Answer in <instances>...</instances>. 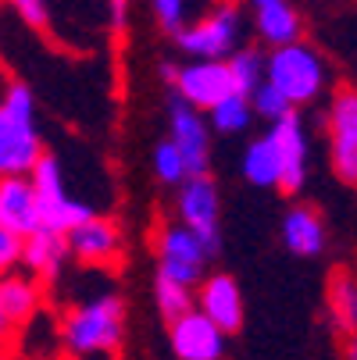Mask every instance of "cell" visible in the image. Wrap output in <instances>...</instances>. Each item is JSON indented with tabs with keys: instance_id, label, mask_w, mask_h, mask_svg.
Returning a JSON list of instances; mask_svg holds the SVG:
<instances>
[{
	"instance_id": "6da1fadb",
	"label": "cell",
	"mask_w": 357,
	"mask_h": 360,
	"mask_svg": "<svg viewBox=\"0 0 357 360\" xmlns=\"http://www.w3.org/2000/svg\"><path fill=\"white\" fill-rule=\"evenodd\" d=\"M43 161V146L36 132L32 89L25 82H8L0 100V172L4 179H29Z\"/></svg>"
},
{
	"instance_id": "7a4b0ae2",
	"label": "cell",
	"mask_w": 357,
	"mask_h": 360,
	"mask_svg": "<svg viewBox=\"0 0 357 360\" xmlns=\"http://www.w3.org/2000/svg\"><path fill=\"white\" fill-rule=\"evenodd\" d=\"M125 328V303L118 296H96L65 318V346L75 356H93V353H111L122 342Z\"/></svg>"
},
{
	"instance_id": "3957f363",
	"label": "cell",
	"mask_w": 357,
	"mask_h": 360,
	"mask_svg": "<svg viewBox=\"0 0 357 360\" xmlns=\"http://www.w3.org/2000/svg\"><path fill=\"white\" fill-rule=\"evenodd\" d=\"M32 182V193H36V203H39V221L46 232H58V236H72L79 225H86L93 214V207H86L82 200H72L65 193V182H61V165L54 153H43V161L36 165V172L29 175Z\"/></svg>"
},
{
	"instance_id": "277c9868",
	"label": "cell",
	"mask_w": 357,
	"mask_h": 360,
	"mask_svg": "<svg viewBox=\"0 0 357 360\" xmlns=\"http://www.w3.org/2000/svg\"><path fill=\"white\" fill-rule=\"evenodd\" d=\"M268 82L289 100V104H308V100H315L322 93V82H325L322 58L303 43L279 46L268 58Z\"/></svg>"
},
{
	"instance_id": "5b68a950",
	"label": "cell",
	"mask_w": 357,
	"mask_h": 360,
	"mask_svg": "<svg viewBox=\"0 0 357 360\" xmlns=\"http://www.w3.org/2000/svg\"><path fill=\"white\" fill-rule=\"evenodd\" d=\"M179 218L182 225L203 243L211 257L222 250V229H218V186L211 175L189 179L179 193Z\"/></svg>"
},
{
	"instance_id": "8992f818",
	"label": "cell",
	"mask_w": 357,
	"mask_h": 360,
	"mask_svg": "<svg viewBox=\"0 0 357 360\" xmlns=\"http://www.w3.org/2000/svg\"><path fill=\"white\" fill-rule=\"evenodd\" d=\"M236 36H239V8L225 4L215 15H208L203 22L182 29L175 39L186 54H193L196 61H222L236 54Z\"/></svg>"
},
{
	"instance_id": "52a82bcc",
	"label": "cell",
	"mask_w": 357,
	"mask_h": 360,
	"mask_svg": "<svg viewBox=\"0 0 357 360\" xmlns=\"http://www.w3.org/2000/svg\"><path fill=\"white\" fill-rule=\"evenodd\" d=\"M208 261H211V253L203 250V243L186 225H172V229L161 232V239H158V275L193 289L200 282Z\"/></svg>"
},
{
	"instance_id": "ba28073f",
	"label": "cell",
	"mask_w": 357,
	"mask_h": 360,
	"mask_svg": "<svg viewBox=\"0 0 357 360\" xmlns=\"http://www.w3.org/2000/svg\"><path fill=\"white\" fill-rule=\"evenodd\" d=\"M332 168L346 186H357V89H339L329 111Z\"/></svg>"
},
{
	"instance_id": "9c48e42d",
	"label": "cell",
	"mask_w": 357,
	"mask_h": 360,
	"mask_svg": "<svg viewBox=\"0 0 357 360\" xmlns=\"http://www.w3.org/2000/svg\"><path fill=\"white\" fill-rule=\"evenodd\" d=\"M175 93L193 104L196 111H215L229 93H236L232 86V75H229V61H196V65H186L179 72V82H175Z\"/></svg>"
},
{
	"instance_id": "30bf717a",
	"label": "cell",
	"mask_w": 357,
	"mask_h": 360,
	"mask_svg": "<svg viewBox=\"0 0 357 360\" xmlns=\"http://www.w3.org/2000/svg\"><path fill=\"white\" fill-rule=\"evenodd\" d=\"M168 118H172V143L182 150L189 165V179L208 175V125H203L200 111L175 93L168 100Z\"/></svg>"
},
{
	"instance_id": "8fae6325",
	"label": "cell",
	"mask_w": 357,
	"mask_h": 360,
	"mask_svg": "<svg viewBox=\"0 0 357 360\" xmlns=\"http://www.w3.org/2000/svg\"><path fill=\"white\" fill-rule=\"evenodd\" d=\"M222 342L225 332L203 311H193L172 325V349L179 360H222Z\"/></svg>"
},
{
	"instance_id": "7c38bea8",
	"label": "cell",
	"mask_w": 357,
	"mask_h": 360,
	"mask_svg": "<svg viewBox=\"0 0 357 360\" xmlns=\"http://www.w3.org/2000/svg\"><path fill=\"white\" fill-rule=\"evenodd\" d=\"M268 139L279 150V165H282V182L279 189L296 193L303 186V175H308V139H303V125L296 115L282 118L279 125H272Z\"/></svg>"
},
{
	"instance_id": "4fadbf2b",
	"label": "cell",
	"mask_w": 357,
	"mask_h": 360,
	"mask_svg": "<svg viewBox=\"0 0 357 360\" xmlns=\"http://www.w3.org/2000/svg\"><path fill=\"white\" fill-rule=\"evenodd\" d=\"M0 229L18 232L22 239H29L32 232L43 229L39 203H36L29 179H4L0 182Z\"/></svg>"
},
{
	"instance_id": "5bb4252c",
	"label": "cell",
	"mask_w": 357,
	"mask_h": 360,
	"mask_svg": "<svg viewBox=\"0 0 357 360\" xmlns=\"http://www.w3.org/2000/svg\"><path fill=\"white\" fill-rule=\"evenodd\" d=\"M200 311L208 314L222 332H236L243 325V296L229 275H211L200 285Z\"/></svg>"
},
{
	"instance_id": "9a60e30c",
	"label": "cell",
	"mask_w": 357,
	"mask_h": 360,
	"mask_svg": "<svg viewBox=\"0 0 357 360\" xmlns=\"http://www.w3.org/2000/svg\"><path fill=\"white\" fill-rule=\"evenodd\" d=\"M68 253H72L68 236H58V232L39 229V232H32V236L25 239V257H22V264H25L36 278L54 282V278L61 275V264H65Z\"/></svg>"
},
{
	"instance_id": "2e32d148",
	"label": "cell",
	"mask_w": 357,
	"mask_h": 360,
	"mask_svg": "<svg viewBox=\"0 0 357 360\" xmlns=\"http://www.w3.org/2000/svg\"><path fill=\"white\" fill-rule=\"evenodd\" d=\"M72 253L79 261H89V264H100V261H111L118 253V229L115 221H104V218H89L86 225H79L72 236Z\"/></svg>"
},
{
	"instance_id": "e0dca14e",
	"label": "cell",
	"mask_w": 357,
	"mask_h": 360,
	"mask_svg": "<svg viewBox=\"0 0 357 360\" xmlns=\"http://www.w3.org/2000/svg\"><path fill=\"white\" fill-rule=\"evenodd\" d=\"M39 303V289L32 278H22V275H8L0 282V318H4V328H18L32 318Z\"/></svg>"
},
{
	"instance_id": "ac0fdd59",
	"label": "cell",
	"mask_w": 357,
	"mask_h": 360,
	"mask_svg": "<svg viewBox=\"0 0 357 360\" xmlns=\"http://www.w3.org/2000/svg\"><path fill=\"white\" fill-rule=\"evenodd\" d=\"M282 239H286V246H289L293 253L315 257V253H322V246H325V225H322V218H318L315 211L296 207V211H289L286 221H282Z\"/></svg>"
},
{
	"instance_id": "d6986e66",
	"label": "cell",
	"mask_w": 357,
	"mask_h": 360,
	"mask_svg": "<svg viewBox=\"0 0 357 360\" xmlns=\"http://www.w3.org/2000/svg\"><path fill=\"white\" fill-rule=\"evenodd\" d=\"M243 175L253 186H279L282 182V165H279V150L275 143L265 139H253L246 146V158H243Z\"/></svg>"
},
{
	"instance_id": "ffe728a7",
	"label": "cell",
	"mask_w": 357,
	"mask_h": 360,
	"mask_svg": "<svg viewBox=\"0 0 357 360\" xmlns=\"http://www.w3.org/2000/svg\"><path fill=\"white\" fill-rule=\"evenodd\" d=\"M258 32H261V39L275 43V50L279 46H293L296 36H300V15L289 4L265 8V11H258Z\"/></svg>"
},
{
	"instance_id": "44dd1931",
	"label": "cell",
	"mask_w": 357,
	"mask_h": 360,
	"mask_svg": "<svg viewBox=\"0 0 357 360\" xmlns=\"http://www.w3.org/2000/svg\"><path fill=\"white\" fill-rule=\"evenodd\" d=\"M229 75H232L236 93L253 96V93L268 82V61H265L253 46H250V50H236V54L229 58Z\"/></svg>"
},
{
	"instance_id": "7402d4cb",
	"label": "cell",
	"mask_w": 357,
	"mask_h": 360,
	"mask_svg": "<svg viewBox=\"0 0 357 360\" xmlns=\"http://www.w3.org/2000/svg\"><path fill=\"white\" fill-rule=\"evenodd\" d=\"M329 311L343 332L357 335V282L346 271H336L329 282Z\"/></svg>"
},
{
	"instance_id": "603a6c76",
	"label": "cell",
	"mask_w": 357,
	"mask_h": 360,
	"mask_svg": "<svg viewBox=\"0 0 357 360\" xmlns=\"http://www.w3.org/2000/svg\"><path fill=\"white\" fill-rule=\"evenodd\" d=\"M154 292H158V311H161V318H165L168 325H175V321H182L186 314H193V289H189V285L158 275Z\"/></svg>"
},
{
	"instance_id": "cb8c5ba5",
	"label": "cell",
	"mask_w": 357,
	"mask_h": 360,
	"mask_svg": "<svg viewBox=\"0 0 357 360\" xmlns=\"http://www.w3.org/2000/svg\"><path fill=\"white\" fill-rule=\"evenodd\" d=\"M250 111H253V100H250V96H243V93H229L222 104L211 111V125H215L218 132H239V129H246Z\"/></svg>"
},
{
	"instance_id": "d4e9b609",
	"label": "cell",
	"mask_w": 357,
	"mask_h": 360,
	"mask_svg": "<svg viewBox=\"0 0 357 360\" xmlns=\"http://www.w3.org/2000/svg\"><path fill=\"white\" fill-rule=\"evenodd\" d=\"M154 172H158L161 182H182V186L189 182V165H186L182 150H179L172 139L154 150Z\"/></svg>"
},
{
	"instance_id": "484cf974",
	"label": "cell",
	"mask_w": 357,
	"mask_h": 360,
	"mask_svg": "<svg viewBox=\"0 0 357 360\" xmlns=\"http://www.w3.org/2000/svg\"><path fill=\"white\" fill-rule=\"evenodd\" d=\"M250 100H253V111H258L261 118H268V122H275V125H279L282 118H289V115H293V104H289V100H286L272 82H265V86H261L258 93H253Z\"/></svg>"
},
{
	"instance_id": "4316f807",
	"label": "cell",
	"mask_w": 357,
	"mask_h": 360,
	"mask_svg": "<svg viewBox=\"0 0 357 360\" xmlns=\"http://www.w3.org/2000/svg\"><path fill=\"white\" fill-rule=\"evenodd\" d=\"M25 257V239L18 232H8V229H0V268L11 271L18 261Z\"/></svg>"
},
{
	"instance_id": "83f0119b",
	"label": "cell",
	"mask_w": 357,
	"mask_h": 360,
	"mask_svg": "<svg viewBox=\"0 0 357 360\" xmlns=\"http://www.w3.org/2000/svg\"><path fill=\"white\" fill-rule=\"evenodd\" d=\"M18 18L29 25V29H46L50 25V11H46V0H11Z\"/></svg>"
},
{
	"instance_id": "f1b7e54d",
	"label": "cell",
	"mask_w": 357,
	"mask_h": 360,
	"mask_svg": "<svg viewBox=\"0 0 357 360\" xmlns=\"http://www.w3.org/2000/svg\"><path fill=\"white\" fill-rule=\"evenodd\" d=\"M182 11H186V0H154V15L168 32H182Z\"/></svg>"
},
{
	"instance_id": "f546056e",
	"label": "cell",
	"mask_w": 357,
	"mask_h": 360,
	"mask_svg": "<svg viewBox=\"0 0 357 360\" xmlns=\"http://www.w3.org/2000/svg\"><path fill=\"white\" fill-rule=\"evenodd\" d=\"M108 15H111V29H115V32H125V22H129V0H108Z\"/></svg>"
},
{
	"instance_id": "4dcf8cb0",
	"label": "cell",
	"mask_w": 357,
	"mask_h": 360,
	"mask_svg": "<svg viewBox=\"0 0 357 360\" xmlns=\"http://www.w3.org/2000/svg\"><path fill=\"white\" fill-rule=\"evenodd\" d=\"M250 4H253V8H258V11H265V8H275V4H286V0H250Z\"/></svg>"
},
{
	"instance_id": "1f68e13d",
	"label": "cell",
	"mask_w": 357,
	"mask_h": 360,
	"mask_svg": "<svg viewBox=\"0 0 357 360\" xmlns=\"http://www.w3.org/2000/svg\"><path fill=\"white\" fill-rule=\"evenodd\" d=\"M346 360H357V335H350V346H346Z\"/></svg>"
}]
</instances>
